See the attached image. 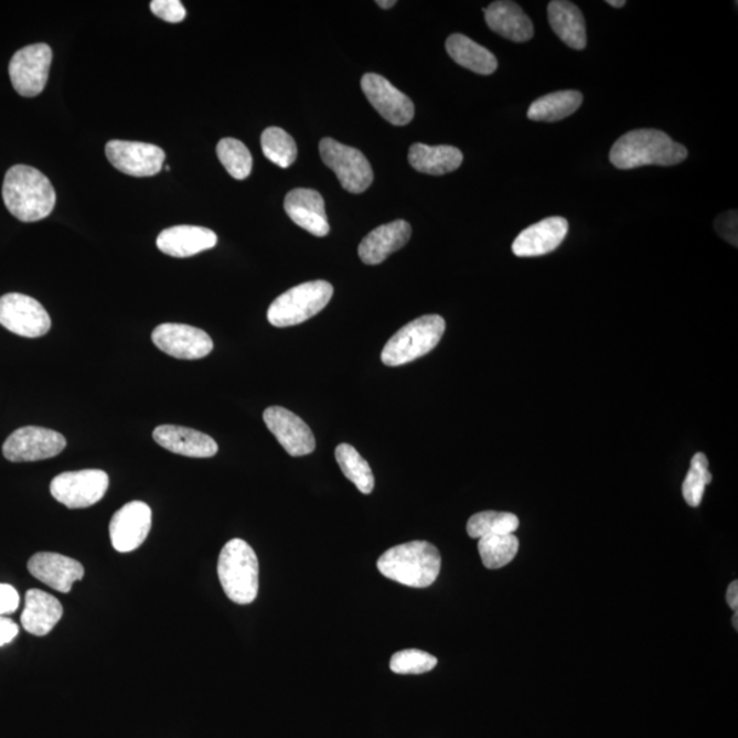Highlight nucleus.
<instances>
[{
  "instance_id": "nucleus-1",
  "label": "nucleus",
  "mask_w": 738,
  "mask_h": 738,
  "mask_svg": "<svg viewBox=\"0 0 738 738\" xmlns=\"http://www.w3.org/2000/svg\"><path fill=\"white\" fill-rule=\"evenodd\" d=\"M2 196L6 208L25 223L47 217L55 207L56 193L42 171L17 164L4 175Z\"/></svg>"
},
{
  "instance_id": "nucleus-2",
  "label": "nucleus",
  "mask_w": 738,
  "mask_h": 738,
  "mask_svg": "<svg viewBox=\"0 0 738 738\" xmlns=\"http://www.w3.org/2000/svg\"><path fill=\"white\" fill-rule=\"evenodd\" d=\"M686 157L688 150L683 145L655 129L629 131L616 141L610 151V162L621 170L650 164L674 165L684 162Z\"/></svg>"
},
{
  "instance_id": "nucleus-3",
  "label": "nucleus",
  "mask_w": 738,
  "mask_h": 738,
  "mask_svg": "<svg viewBox=\"0 0 738 738\" xmlns=\"http://www.w3.org/2000/svg\"><path fill=\"white\" fill-rule=\"evenodd\" d=\"M442 558L431 543L415 541L391 548L377 559L387 579L411 588H427L438 579Z\"/></svg>"
},
{
  "instance_id": "nucleus-4",
  "label": "nucleus",
  "mask_w": 738,
  "mask_h": 738,
  "mask_svg": "<svg viewBox=\"0 0 738 738\" xmlns=\"http://www.w3.org/2000/svg\"><path fill=\"white\" fill-rule=\"evenodd\" d=\"M217 576L232 602H254L259 592V560L254 548L243 539L227 542L217 560Z\"/></svg>"
},
{
  "instance_id": "nucleus-5",
  "label": "nucleus",
  "mask_w": 738,
  "mask_h": 738,
  "mask_svg": "<svg viewBox=\"0 0 738 738\" xmlns=\"http://www.w3.org/2000/svg\"><path fill=\"white\" fill-rule=\"evenodd\" d=\"M445 330V319L439 314H426L414 320L398 330L383 347V364L399 367L426 356L438 346Z\"/></svg>"
},
{
  "instance_id": "nucleus-6",
  "label": "nucleus",
  "mask_w": 738,
  "mask_h": 738,
  "mask_svg": "<svg viewBox=\"0 0 738 738\" xmlns=\"http://www.w3.org/2000/svg\"><path fill=\"white\" fill-rule=\"evenodd\" d=\"M333 286L325 280H312L285 291L268 308L267 319L274 328H291L317 317L329 306Z\"/></svg>"
},
{
  "instance_id": "nucleus-7",
  "label": "nucleus",
  "mask_w": 738,
  "mask_h": 738,
  "mask_svg": "<svg viewBox=\"0 0 738 738\" xmlns=\"http://www.w3.org/2000/svg\"><path fill=\"white\" fill-rule=\"evenodd\" d=\"M320 157L339 177L345 191L359 194L372 185L374 173L368 159L356 148L343 146L333 139H323L320 141Z\"/></svg>"
},
{
  "instance_id": "nucleus-8",
  "label": "nucleus",
  "mask_w": 738,
  "mask_h": 738,
  "mask_svg": "<svg viewBox=\"0 0 738 738\" xmlns=\"http://www.w3.org/2000/svg\"><path fill=\"white\" fill-rule=\"evenodd\" d=\"M110 479L100 469H84V471L65 472L58 474L51 482V494L56 501L68 509H85L94 506L106 495Z\"/></svg>"
},
{
  "instance_id": "nucleus-9",
  "label": "nucleus",
  "mask_w": 738,
  "mask_h": 738,
  "mask_svg": "<svg viewBox=\"0 0 738 738\" xmlns=\"http://www.w3.org/2000/svg\"><path fill=\"white\" fill-rule=\"evenodd\" d=\"M53 50L44 43L17 51L10 61L9 74L17 94L34 97L43 93L49 82Z\"/></svg>"
},
{
  "instance_id": "nucleus-10",
  "label": "nucleus",
  "mask_w": 738,
  "mask_h": 738,
  "mask_svg": "<svg viewBox=\"0 0 738 738\" xmlns=\"http://www.w3.org/2000/svg\"><path fill=\"white\" fill-rule=\"evenodd\" d=\"M0 324L25 339H40L49 333L51 318L45 308L32 297L9 293L0 297Z\"/></svg>"
},
{
  "instance_id": "nucleus-11",
  "label": "nucleus",
  "mask_w": 738,
  "mask_h": 738,
  "mask_svg": "<svg viewBox=\"0 0 738 738\" xmlns=\"http://www.w3.org/2000/svg\"><path fill=\"white\" fill-rule=\"evenodd\" d=\"M66 448L62 434L43 427H22L10 435L3 445V456L11 462H33L53 459Z\"/></svg>"
},
{
  "instance_id": "nucleus-12",
  "label": "nucleus",
  "mask_w": 738,
  "mask_h": 738,
  "mask_svg": "<svg viewBox=\"0 0 738 738\" xmlns=\"http://www.w3.org/2000/svg\"><path fill=\"white\" fill-rule=\"evenodd\" d=\"M152 342L159 351L180 360L203 359L214 349V342L205 331L180 323L159 324L153 330Z\"/></svg>"
},
{
  "instance_id": "nucleus-13",
  "label": "nucleus",
  "mask_w": 738,
  "mask_h": 738,
  "mask_svg": "<svg viewBox=\"0 0 738 738\" xmlns=\"http://www.w3.org/2000/svg\"><path fill=\"white\" fill-rule=\"evenodd\" d=\"M107 159L117 170L131 177L157 175L163 168L162 148L147 142L111 140L106 146Z\"/></svg>"
},
{
  "instance_id": "nucleus-14",
  "label": "nucleus",
  "mask_w": 738,
  "mask_h": 738,
  "mask_svg": "<svg viewBox=\"0 0 738 738\" xmlns=\"http://www.w3.org/2000/svg\"><path fill=\"white\" fill-rule=\"evenodd\" d=\"M152 525L151 507L141 501L126 503L110 523L113 547L118 553L137 550L146 542Z\"/></svg>"
},
{
  "instance_id": "nucleus-15",
  "label": "nucleus",
  "mask_w": 738,
  "mask_h": 738,
  "mask_svg": "<svg viewBox=\"0 0 738 738\" xmlns=\"http://www.w3.org/2000/svg\"><path fill=\"white\" fill-rule=\"evenodd\" d=\"M362 89L371 105L386 121L404 126L414 119V101L379 74H365L362 78Z\"/></svg>"
},
{
  "instance_id": "nucleus-16",
  "label": "nucleus",
  "mask_w": 738,
  "mask_h": 738,
  "mask_svg": "<svg viewBox=\"0 0 738 738\" xmlns=\"http://www.w3.org/2000/svg\"><path fill=\"white\" fill-rule=\"evenodd\" d=\"M263 419L288 454L308 456L317 449V440H314L311 428L293 411L282 406H271L265 410Z\"/></svg>"
},
{
  "instance_id": "nucleus-17",
  "label": "nucleus",
  "mask_w": 738,
  "mask_h": 738,
  "mask_svg": "<svg viewBox=\"0 0 738 738\" xmlns=\"http://www.w3.org/2000/svg\"><path fill=\"white\" fill-rule=\"evenodd\" d=\"M34 579L44 582L55 591L67 593L74 582L83 580L84 566L78 560L56 553H38L28 563Z\"/></svg>"
},
{
  "instance_id": "nucleus-18",
  "label": "nucleus",
  "mask_w": 738,
  "mask_h": 738,
  "mask_svg": "<svg viewBox=\"0 0 738 738\" xmlns=\"http://www.w3.org/2000/svg\"><path fill=\"white\" fill-rule=\"evenodd\" d=\"M569 223L565 217L552 216L526 227L512 245L517 257H537L550 254L568 236Z\"/></svg>"
},
{
  "instance_id": "nucleus-19",
  "label": "nucleus",
  "mask_w": 738,
  "mask_h": 738,
  "mask_svg": "<svg viewBox=\"0 0 738 738\" xmlns=\"http://www.w3.org/2000/svg\"><path fill=\"white\" fill-rule=\"evenodd\" d=\"M285 211L297 226L312 236L325 237L330 233L322 194L313 189H295L286 194Z\"/></svg>"
},
{
  "instance_id": "nucleus-20",
  "label": "nucleus",
  "mask_w": 738,
  "mask_h": 738,
  "mask_svg": "<svg viewBox=\"0 0 738 738\" xmlns=\"http://www.w3.org/2000/svg\"><path fill=\"white\" fill-rule=\"evenodd\" d=\"M152 435L154 442L163 449L192 459H210L220 450L213 438L193 428L165 425L154 428Z\"/></svg>"
},
{
  "instance_id": "nucleus-21",
  "label": "nucleus",
  "mask_w": 738,
  "mask_h": 738,
  "mask_svg": "<svg viewBox=\"0 0 738 738\" xmlns=\"http://www.w3.org/2000/svg\"><path fill=\"white\" fill-rule=\"evenodd\" d=\"M410 236L411 227L405 221H394L376 227L359 245L360 259L365 265H381L394 252L403 249L408 244Z\"/></svg>"
},
{
  "instance_id": "nucleus-22",
  "label": "nucleus",
  "mask_w": 738,
  "mask_h": 738,
  "mask_svg": "<svg viewBox=\"0 0 738 738\" xmlns=\"http://www.w3.org/2000/svg\"><path fill=\"white\" fill-rule=\"evenodd\" d=\"M216 244L217 236L213 231L207 227L189 225L165 228L157 238L159 250L171 257H181V259L213 249Z\"/></svg>"
},
{
  "instance_id": "nucleus-23",
  "label": "nucleus",
  "mask_w": 738,
  "mask_h": 738,
  "mask_svg": "<svg viewBox=\"0 0 738 738\" xmlns=\"http://www.w3.org/2000/svg\"><path fill=\"white\" fill-rule=\"evenodd\" d=\"M485 22L492 32L516 43L534 38V24L517 3L501 0L484 9Z\"/></svg>"
},
{
  "instance_id": "nucleus-24",
  "label": "nucleus",
  "mask_w": 738,
  "mask_h": 738,
  "mask_svg": "<svg viewBox=\"0 0 738 738\" xmlns=\"http://www.w3.org/2000/svg\"><path fill=\"white\" fill-rule=\"evenodd\" d=\"M63 608L58 599L40 589H30L21 614L22 628L33 637H45L61 621Z\"/></svg>"
},
{
  "instance_id": "nucleus-25",
  "label": "nucleus",
  "mask_w": 738,
  "mask_h": 738,
  "mask_svg": "<svg viewBox=\"0 0 738 738\" xmlns=\"http://www.w3.org/2000/svg\"><path fill=\"white\" fill-rule=\"evenodd\" d=\"M548 21L555 34L570 49L585 50L587 47L586 20L575 3L554 0L548 4Z\"/></svg>"
},
{
  "instance_id": "nucleus-26",
  "label": "nucleus",
  "mask_w": 738,
  "mask_h": 738,
  "mask_svg": "<svg viewBox=\"0 0 738 738\" xmlns=\"http://www.w3.org/2000/svg\"><path fill=\"white\" fill-rule=\"evenodd\" d=\"M463 154L459 148L450 146L430 147L414 145L409 150V163L419 173L443 175L462 164Z\"/></svg>"
},
{
  "instance_id": "nucleus-27",
  "label": "nucleus",
  "mask_w": 738,
  "mask_h": 738,
  "mask_svg": "<svg viewBox=\"0 0 738 738\" xmlns=\"http://www.w3.org/2000/svg\"><path fill=\"white\" fill-rule=\"evenodd\" d=\"M446 50L456 63L473 73L490 76L498 67L495 55L463 34H451L446 42Z\"/></svg>"
},
{
  "instance_id": "nucleus-28",
  "label": "nucleus",
  "mask_w": 738,
  "mask_h": 738,
  "mask_svg": "<svg viewBox=\"0 0 738 738\" xmlns=\"http://www.w3.org/2000/svg\"><path fill=\"white\" fill-rule=\"evenodd\" d=\"M582 95L577 90H559L532 103L528 118L536 122H557L579 110Z\"/></svg>"
},
{
  "instance_id": "nucleus-29",
  "label": "nucleus",
  "mask_w": 738,
  "mask_h": 738,
  "mask_svg": "<svg viewBox=\"0 0 738 738\" xmlns=\"http://www.w3.org/2000/svg\"><path fill=\"white\" fill-rule=\"evenodd\" d=\"M335 460L347 480L356 485L360 492L368 495L375 488V478L370 463L360 456L352 445L342 443L335 449Z\"/></svg>"
},
{
  "instance_id": "nucleus-30",
  "label": "nucleus",
  "mask_w": 738,
  "mask_h": 738,
  "mask_svg": "<svg viewBox=\"0 0 738 738\" xmlns=\"http://www.w3.org/2000/svg\"><path fill=\"white\" fill-rule=\"evenodd\" d=\"M520 525L516 514L507 512H480L474 514L467 524L468 535L473 539H482L492 535L514 534Z\"/></svg>"
},
{
  "instance_id": "nucleus-31",
  "label": "nucleus",
  "mask_w": 738,
  "mask_h": 738,
  "mask_svg": "<svg viewBox=\"0 0 738 738\" xmlns=\"http://www.w3.org/2000/svg\"><path fill=\"white\" fill-rule=\"evenodd\" d=\"M520 542L514 534L492 535L479 539V554L488 569H501L512 563L518 553Z\"/></svg>"
},
{
  "instance_id": "nucleus-32",
  "label": "nucleus",
  "mask_w": 738,
  "mask_h": 738,
  "mask_svg": "<svg viewBox=\"0 0 738 738\" xmlns=\"http://www.w3.org/2000/svg\"><path fill=\"white\" fill-rule=\"evenodd\" d=\"M261 150L270 162L282 169L290 168L297 159L293 137L280 128H268L263 131Z\"/></svg>"
},
{
  "instance_id": "nucleus-33",
  "label": "nucleus",
  "mask_w": 738,
  "mask_h": 738,
  "mask_svg": "<svg viewBox=\"0 0 738 738\" xmlns=\"http://www.w3.org/2000/svg\"><path fill=\"white\" fill-rule=\"evenodd\" d=\"M216 153L234 180L248 179L254 159L244 142L236 139H223L216 147Z\"/></svg>"
},
{
  "instance_id": "nucleus-34",
  "label": "nucleus",
  "mask_w": 738,
  "mask_h": 738,
  "mask_svg": "<svg viewBox=\"0 0 738 738\" xmlns=\"http://www.w3.org/2000/svg\"><path fill=\"white\" fill-rule=\"evenodd\" d=\"M713 482V474L708 471L706 454L697 453L691 461V468L683 483V496L692 507L700 506L706 488Z\"/></svg>"
},
{
  "instance_id": "nucleus-35",
  "label": "nucleus",
  "mask_w": 738,
  "mask_h": 738,
  "mask_svg": "<svg viewBox=\"0 0 738 738\" xmlns=\"http://www.w3.org/2000/svg\"><path fill=\"white\" fill-rule=\"evenodd\" d=\"M438 665V660L420 650H403L392 656L391 669L397 674H425Z\"/></svg>"
},
{
  "instance_id": "nucleus-36",
  "label": "nucleus",
  "mask_w": 738,
  "mask_h": 738,
  "mask_svg": "<svg viewBox=\"0 0 738 738\" xmlns=\"http://www.w3.org/2000/svg\"><path fill=\"white\" fill-rule=\"evenodd\" d=\"M151 11L160 20L171 22V24H179L186 17V10L180 0H153Z\"/></svg>"
},
{
  "instance_id": "nucleus-37",
  "label": "nucleus",
  "mask_w": 738,
  "mask_h": 738,
  "mask_svg": "<svg viewBox=\"0 0 738 738\" xmlns=\"http://www.w3.org/2000/svg\"><path fill=\"white\" fill-rule=\"evenodd\" d=\"M715 228H717L720 237L737 246V211L720 214L715 220Z\"/></svg>"
},
{
  "instance_id": "nucleus-38",
  "label": "nucleus",
  "mask_w": 738,
  "mask_h": 738,
  "mask_svg": "<svg viewBox=\"0 0 738 738\" xmlns=\"http://www.w3.org/2000/svg\"><path fill=\"white\" fill-rule=\"evenodd\" d=\"M20 608V595L10 585H0V616L13 614Z\"/></svg>"
},
{
  "instance_id": "nucleus-39",
  "label": "nucleus",
  "mask_w": 738,
  "mask_h": 738,
  "mask_svg": "<svg viewBox=\"0 0 738 738\" xmlns=\"http://www.w3.org/2000/svg\"><path fill=\"white\" fill-rule=\"evenodd\" d=\"M20 628L13 620L0 616V646L13 642L19 637Z\"/></svg>"
},
{
  "instance_id": "nucleus-40",
  "label": "nucleus",
  "mask_w": 738,
  "mask_h": 738,
  "mask_svg": "<svg viewBox=\"0 0 738 738\" xmlns=\"http://www.w3.org/2000/svg\"><path fill=\"white\" fill-rule=\"evenodd\" d=\"M730 609L738 610V581L730 582L728 593H726Z\"/></svg>"
},
{
  "instance_id": "nucleus-41",
  "label": "nucleus",
  "mask_w": 738,
  "mask_h": 738,
  "mask_svg": "<svg viewBox=\"0 0 738 738\" xmlns=\"http://www.w3.org/2000/svg\"><path fill=\"white\" fill-rule=\"evenodd\" d=\"M376 3L382 9H392L393 6L397 4V2H394V0H379V2H376Z\"/></svg>"
},
{
  "instance_id": "nucleus-42",
  "label": "nucleus",
  "mask_w": 738,
  "mask_h": 738,
  "mask_svg": "<svg viewBox=\"0 0 738 738\" xmlns=\"http://www.w3.org/2000/svg\"><path fill=\"white\" fill-rule=\"evenodd\" d=\"M608 4L613 6L616 9H621L627 2L625 0H609Z\"/></svg>"
},
{
  "instance_id": "nucleus-43",
  "label": "nucleus",
  "mask_w": 738,
  "mask_h": 738,
  "mask_svg": "<svg viewBox=\"0 0 738 738\" xmlns=\"http://www.w3.org/2000/svg\"><path fill=\"white\" fill-rule=\"evenodd\" d=\"M734 627L737 631L738 629V611H735V617H734Z\"/></svg>"
}]
</instances>
